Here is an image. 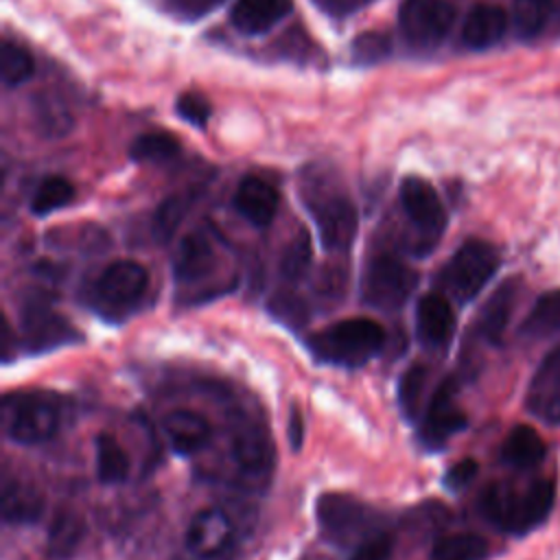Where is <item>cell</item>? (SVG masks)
Wrapping results in <instances>:
<instances>
[{
    "mask_svg": "<svg viewBox=\"0 0 560 560\" xmlns=\"http://www.w3.org/2000/svg\"><path fill=\"white\" fill-rule=\"evenodd\" d=\"M173 280L179 304H201L234 289L236 280L223 273L221 256L208 230L186 234L173 256Z\"/></svg>",
    "mask_w": 560,
    "mask_h": 560,
    "instance_id": "cell-1",
    "label": "cell"
},
{
    "mask_svg": "<svg viewBox=\"0 0 560 560\" xmlns=\"http://www.w3.org/2000/svg\"><path fill=\"white\" fill-rule=\"evenodd\" d=\"M553 499L556 486L549 479H536L523 488L501 481L483 490L479 508L497 529L523 536L547 521Z\"/></svg>",
    "mask_w": 560,
    "mask_h": 560,
    "instance_id": "cell-2",
    "label": "cell"
},
{
    "mask_svg": "<svg viewBox=\"0 0 560 560\" xmlns=\"http://www.w3.org/2000/svg\"><path fill=\"white\" fill-rule=\"evenodd\" d=\"M230 459L236 483L245 490L260 492L273 475V440L260 411L247 405L230 409Z\"/></svg>",
    "mask_w": 560,
    "mask_h": 560,
    "instance_id": "cell-3",
    "label": "cell"
},
{
    "mask_svg": "<svg viewBox=\"0 0 560 560\" xmlns=\"http://www.w3.org/2000/svg\"><path fill=\"white\" fill-rule=\"evenodd\" d=\"M66 411L68 400L57 392H9L2 398V427L15 444H42L59 433Z\"/></svg>",
    "mask_w": 560,
    "mask_h": 560,
    "instance_id": "cell-4",
    "label": "cell"
},
{
    "mask_svg": "<svg viewBox=\"0 0 560 560\" xmlns=\"http://www.w3.org/2000/svg\"><path fill=\"white\" fill-rule=\"evenodd\" d=\"M383 326L368 317L339 319L306 337L308 352L319 361L337 368H361L385 348Z\"/></svg>",
    "mask_w": 560,
    "mask_h": 560,
    "instance_id": "cell-5",
    "label": "cell"
},
{
    "mask_svg": "<svg viewBox=\"0 0 560 560\" xmlns=\"http://www.w3.org/2000/svg\"><path fill=\"white\" fill-rule=\"evenodd\" d=\"M149 291V271L129 258L109 262L85 289V306L109 324L129 319Z\"/></svg>",
    "mask_w": 560,
    "mask_h": 560,
    "instance_id": "cell-6",
    "label": "cell"
},
{
    "mask_svg": "<svg viewBox=\"0 0 560 560\" xmlns=\"http://www.w3.org/2000/svg\"><path fill=\"white\" fill-rule=\"evenodd\" d=\"M319 534L335 547L359 545L363 538L385 527V514L370 503L346 494L324 492L315 503Z\"/></svg>",
    "mask_w": 560,
    "mask_h": 560,
    "instance_id": "cell-7",
    "label": "cell"
},
{
    "mask_svg": "<svg viewBox=\"0 0 560 560\" xmlns=\"http://www.w3.org/2000/svg\"><path fill=\"white\" fill-rule=\"evenodd\" d=\"M501 265L497 247L481 238L464 241L440 271V287L459 304L475 300Z\"/></svg>",
    "mask_w": 560,
    "mask_h": 560,
    "instance_id": "cell-8",
    "label": "cell"
},
{
    "mask_svg": "<svg viewBox=\"0 0 560 560\" xmlns=\"http://www.w3.org/2000/svg\"><path fill=\"white\" fill-rule=\"evenodd\" d=\"M418 284V273L392 252H376L361 273V300L376 311L400 308Z\"/></svg>",
    "mask_w": 560,
    "mask_h": 560,
    "instance_id": "cell-9",
    "label": "cell"
},
{
    "mask_svg": "<svg viewBox=\"0 0 560 560\" xmlns=\"http://www.w3.org/2000/svg\"><path fill=\"white\" fill-rule=\"evenodd\" d=\"M83 335L57 313L48 298L33 293L22 300L20 306V335L15 348L20 346L26 354H44L61 346L79 343Z\"/></svg>",
    "mask_w": 560,
    "mask_h": 560,
    "instance_id": "cell-10",
    "label": "cell"
},
{
    "mask_svg": "<svg viewBox=\"0 0 560 560\" xmlns=\"http://www.w3.org/2000/svg\"><path fill=\"white\" fill-rule=\"evenodd\" d=\"M400 206L411 223V254L429 256L446 230V210L435 188L422 177H405Z\"/></svg>",
    "mask_w": 560,
    "mask_h": 560,
    "instance_id": "cell-11",
    "label": "cell"
},
{
    "mask_svg": "<svg viewBox=\"0 0 560 560\" xmlns=\"http://www.w3.org/2000/svg\"><path fill=\"white\" fill-rule=\"evenodd\" d=\"M306 208L317 225L319 243L326 252L343 254L352 247L359 230V212L343 192H306Z\"/></svg>",
    "mask_w": 560,
    "mask_h": 560,
    "instance_id": "cell-12",
    "label": "cell"
},
{
    "mask_svg": "<svg viewBox=\"0 0 560 560\" xmlns=\"http://www.w3.org/2000/svg\"><path fill=\"white\" fill-rule=\"evenodd\" d=\"M398 24L409 46L433 50L455 24V7L448 0H405L398 11Z\"/></svg>",
    "mask_w": 560,
    "mask_h": 560,
    "instance_id": "cell-13",
    "label": "cell"
},
{
    "mask_svg": "<svg viewBox=\"0 0 560 560\" xmlns=\"http://www.w3.org/2000/svg\"><path fill=\"white\" fill-rule=\"evenodd\" d=\"M418 422V442L427 451H442L455 433L464 431L468 418L457 405V381L453 376L435 387Z\"/></svg>",
    "mask_w": 560,
    "mask_h": 560,
    "instance_id": "cell-14",
    "label": "cell"
},
{
    "mask_svg": "<svg viewBox=\"0 0 560 560\" xmlns=\"http://www.w3.org/2000/svg\"><path fill=\"white\" fill-rule=\"evenodd\" d=\"M236 540V529L228 512L219 508H206L197 512L186 529V547L201 560L225 558Z\"/></svg>",
    "mask_w": 560,
    "mask_h": 560,
    "instance_id": "cell-15",
    "label": "cell"
},
{
    "mask_svg": "<svg viewBox=\"0 0 560 560\" xmlns=\"http://www.w3.org/2000/svg\"><path fill=\"white\" fill-rule=\"evenodd\" d=\"M527 411L549 427L560 424V341L542 357L525 392Z\"/></svg>",
    "mask_w": 560,
    "mask_h": 560,
    "instance_id": "cell-16",
    "label": "cell"
},
{
    "mask_svg": "<svg viewBox=\"0 0 560 560\" xmlns=\"http://www.w3.org/2000/svg\"><path fill=\"white\" fill-rule=\"evenodd\" d=\"M455 332V313L442 293H427L416 306V335L429 350H444Z\"/></svg>",
    "mask_w": 560,
    "mask_h": 560,
    "instance_id": "cell-17",
    "label": "cell"
},
{
    "mask_svg": "<svg viewBox=\"0 0 560 560\" xmlns=\"http://www.w3.org/2000/svg\"><path fill=\"white\" fill-rule=\"evenodd\" d=\"M516 298H518V280L508 278L483 302V306L475 319V330L483 341L494 343V346L501 343V339L510 326Z\"/></svg>",
    "mask_w": 560,
    "mask_h": 560,
    "instance_id": "cell-18",
    "label": "cell"
},
{
    "mask_svg": "<svg viewBox=\"0 0 560 560\" xmlns=\"http://www.w3.org/2000/svg\"><path fill=\"white\" fill-rule=\"evenodd\" d=\"M162 431L177 455H192L208 446L212 427L208 418L192 409H175L164 416Z\"/></svg>",
    "mask_w": 560,
    "mask_h": 560,
    "instance_id": "cell-19",
    "label": "cell"
},
{
    "mask_svg": "<svg viewBox=\"0 0 560 560\" xmlns=\"http://www.w3.org/2000/svg\"><path fill=\"white\" fill-rule=\"evenodd\" d=\"M278 190L260 177H243L234 192L236 212L256 228H267L278 212Z\"/></svg>",
    "mask_w": 560,
    "mask_h": 560,
    "instance_id": "cell-20",
    "label": "cell"
},
{
    "mask_svg": "<svg viewBox=\"0 0 560 560\" xmlns=\"http://www.w3.org/2000/svg\"><path fill=\"white\" fill-rule=\"evenodd\" d=\"M2 521L7 525H31L42 518L46 501L44 494L28 481L4 477L0 499Z\"/></svg>",
    "mask_w": 560,
    "mask_h": 560,
    "instance_id": "cell-21",
    "label": "cell"
},
{
    "mask_svg": "<svg viewBox=\"0 0 560 560\" xmlns=\"http://www.w3.org/2000/svg\"><path fill=\"white\" fill-rule=\"evenodd\" d=\"M510 18L497 4H477L468 11L462 26V42L472 50H486L499 44L508 31Z\"/></svg>",
    "mask_w": 560,
    "mask_h": 560,
    "instance_id": "cell-22",
    "label": "cell"
},
{
    "mask_svg": "<svg viewBox=\"0 0 560 560\" xmlns=\"http://www.w3.org/2000/svg\"><path fill=\"white\" fill-rule=\"evenodd\" d=\"M293 9V0H236L230 20L243 35H260L273 28Z\"/></svg>",
    "mask_w": 560,
    "mask_h": 560,
    "instance_id": "cell-23",
    "label": "cell"
},
{
    "mask_svg": "<svg viewBox=\"0 0 560 560\" xmlns=\"http://www.w3.org/2000/svg\"><path fill=\"white\" fill-rule=\"evenodd\" d=\"M545 440L529 424L514 427L501 444V462L516 470H532L545 459Z\"/></svg>",
    "mask_w": 560,
    "mask_h": 560,
    "instance_id": "cell-24",
    "label": "cell"
},
{
    "mask_svg": "<svg viewBox=\"0 0 560 560\" xmlns=\"http://www.w3.org/2000/svg\"><path fill=\"white\" fill-rule=\"evenodd\" d=\"M83 536H85L83 516L68 508H61L52 516L48 538H46V551L52 560H68L79 549Z\"/></svg>",
    "mask_w": 560,
    "mask_h": 560,
    "instance_id": "cell-25",
    "label": "cell"
},
{
    "mask_svg": "<svg viewBox=\"0 0 560 560\" xmlns=\"http://www.w3.org/2000/svg\"><path fill=\"white\" fill-rule=\"evenodd\" d=\"M558 332H560V289H551V291H545L534 302V306L521 322L518 335L529 341H540Z\"/></svg>",
    "mask_w": 560,
    "mask_h": 560,
    "instance_id": "cell-26",
    "label": "cell"
},
{
    "mask_svg": "<svg viewBox=\"0 0 560 560\" xmlns=\"http://www.w3.org/2000/svg\"><path fill=\"white\" fill-rule=\"evenodd\" d=\"M96 477L101 483H122L129 477V455L112 433H98L94 438Z\"/></svg>",
    "mask_w": 560,
    "mask_h": 560,
    "instance_id": "cell-27",
    "label": "cell"
},
{
    "mask_svg": "<svg viewBox=\"0 0 560 560\" xmlns=\"http://www.w3.org/2000/svg\"><path fill=\"white\" fill-rule=\"evenodd\" d=\"M488 540L472 532L444 534L431 545L429 560H486Z\"/></svg>",
    "mask_w": 560,
    "mask_h": 560,
    "instance_id": "cell-28",
    "label": "cell"
},
{
    "mask_svg": "<svg viewBox=\"0 0 560 560\" xmlns=\"http://www.w3.org/2000/svg\"><path fill=\"white\" fill-rule=\"evenodd\" d=\"M195 201L192 192H175L168 195L153 212V221H151V232L153 238L160 243H166L173 238V234L177 232V228L182 225V221L186 219L190 206Z\"/></svg>",
    "mask_w": 560,
    "mask_h": 560,
    "instance_id": "cell-29",
    "label": "cell"
},
{
    "mask_svg": "<svg viewBox=\"0 0 560 560\" xmlns=\"http://www.w3.org/2000/svg\"><path fill=\"white\" fill-rule=\"evenodd\" d=\"M429 381V370L424 363H411L398 381V407L407 422L420 420L422 398Z\"/></svg>",
    "mask_w": 560,
    "mask_h": 560,
    "instance_id": "cell-30",
    "label": "cell"
},
{
    "mask_svg": "<svg viewBox=\"0 0 560 560\" xmlns=\"http://www.w3.org/2000/svg\"><path fill=\"white\" fill-rule=\"evenodd\" d=\"M74 199V186L61 177V175H50L39 182L31 197V212L37 217H46L63 206H68Z\"/></svg>",
    "mask_w": 560,
    "mask_h": 560,
    "instance_id": "cell-31",
    "label": "cell"
},
{
    "mask_svg": "<svg viewBox=\"0 0 560 560\" xmlns=\"http://www.w3.org/2000/svg\"><path fill=\"white\" fill-rule=\"evenodd\" d=\"M179 140L168 131H149L133 140L129 155L136 162H162L179 153Z\"/></svg>",
    "mask_w": 560,
    "mask_h": 560,
    "instance_id": "cell-32",
    "label": "cell"
},
{
    "mask_svg": "<svg viewBox=\"0 0 560 560\" xmlns=\"http://www.w3.org/2000/svg\"><path fill=\"white\" fill-rule=\"evenodd\" d=\"M35 63L31 55L11 39H4L0 46V79L7 88H15L33 77Z\"/></svg>",
    "mask_w": 560,
    "mask_h": 560,
    "instance_id": "cell-33",
    "label": "cell"
},
{
    "mask_svg": "<svg viewBox=\"0 0 560 560\" xmlns=\"http://www.w3.org/2000/svg\"><path fill=\"white\" fill-rule=\"evenodd\" d=\"M551 15L549 0H514V28L521 37H536Z\"/></svg>",
    "mask_w": 560,
    "mask_h": 560,
    "instance_id": "cell-34",
    "label": "cell"
},
{
    "mask_svg": "<svg viewBox=\"0 0 560 560\" xmlns=\"http://www.w3.org/2000/svg\"><path fill=\"white\" fill-rule=\"evenodd\" d=\"M311 254H313L311 236L306 232L295 234L289 241V245L282 249V256H280V273H282V278L289 280V282L300 280L306 273V269L311 267Z\"/></svg>",
    "mask_w": 560,
    "mask_h": 560,
    "instance_id": "cell-35",
    "label": "cell"
},
{
    "mask_svg": "<svg viewBox=\"0 0 560 560\" xmlns=\"http://www.w3.org/2000/svg\"><path fill=\"white\" fill-rule=\"evenodd\" d=\"M267 311L284 326H291V328H302L306 322H308V306L306 302L289 291V289H282V291H276L269 302H267Z\"/></svg>",
    "mask_w": 560,
    "mask_h": 560,
    "instance_id": "cell-36",
    "label": "cell"
},
{
    "mask_svg": "<svg viewBox=\"0 0 560 560\" xmlns=\"http://www.w3.org/2000/svg\"><path fill=\"white\" fill-rule=\"evenodd\" d=\"M389 55V37L378 31L361 33L352 42V57L357 63H376Z\"/></svg>",
    "mask_w": 560,
    "mask_h": 560,
    "instance_id": "cell-37",
    "label": "cell"
},
{
    "mask_svg": "<svg viewBox=\"0 0 560 560\" xmlns=\"http://www.w3.org/2000/svg\"><path fill=\"white\" fill-rule=\"evenodd\" d=\"M392 553H394V536L389 532L381 529V532L363 538L354 547L350 560H389Z\"/></svg>",
    "mask_w": 560,
    "mask_h": 560,
    "instance_id": "cell-38",
    "label": "cell"
},
{
    "mask_svg": "<svg viewBox=\"0 0 560 560\" xmlns=\"http://www.w3.org/2000/svg\"><path fill=\"white\" fill-rule=\"evenodd\" d=\"M175 107H177V114L184 120H188L190 125H197V127H203L208 122L210 114H212V107H210L208 98L203 94H199V92H184V94H179Z\"/></svg>",
    "mask_w": 560,
    "mask_h": 560,
    "instance_id": "cell-39",
    "label": "cell"
},
{
    "mask_svg": "<svg viewBox=\"0 0 560 560\" xmlns=\"http://www.w3.org/2000/svg\"><path fill=\"white\" fill-rule=\"evenodd\" d=\"M477 472H479V464L472 457H466V459H459L457 464H453L444 472L442 481L451 492H457V490H464L477 477Z\"/></svg>",
    "mask_w": 560,
    "mask_h": 560,
    "instance_id": "cell-40",
    "label": "cell"
},
{
    "mask_svg": "<svg viewBox=\"0 0 560 560\" xmlns=\"http://www.w3.org/2000/svg\"><path fill=\"white\" fill-rule=\"evenodd\" d=\"M42 105V122L46 125V131L48 133H63L68 129V122H70V116L68 112L63 109L61 103H57L55 98L46 101V103H39Z\"/></svg>",
    "mask_w": 560,
    "mask_h": 560,
    "instance_id": "cell-41",
    "label": "cell"
},
{
    "mask_svg": "<svg viewBox=\"0 0 560 560\" xmlns=\"http://www.w3.org/2000/svg\"><path fill=\"white\" fill-rule=\"evenodd\" d=\"M289 440H291L293 451H298L302 446V440H304V420H302V413L298 409H293L291 418H289Z\"/></svg>",
    "mask_w": 560,
    "mask_h": 560,
    "instance_id": "cell-42",
    "label": "cell"
},
{
    "mask_svg": "<svg viewBox=\"0 0 560 560\" xmlns=\"http://www.w3.org/2000/svg\"><path fill=\"white\" fill-rule=\"evenodd\" d=\"M365 2H372V0H330L332 9H341V11H348V9H357Z\"/></svg>",
    "mask_w": 560,
    "mask_h": 560,
    "instance_id": "cell-43",
    "label": "cell"
},
{
    "mask_svg": "<svg viewBox=\"0 0 560 560\" xmlns=\"http://www.w3.org/2000/svg\"><path fill=\"white\" fill-rule=\"evenodd\" d=\"M315 560H319V558H315Z\"/></svg>",
    "mask_w": 560,
    "mask_h": 560,
    "instance_id": "cell-44",
    "label": "cell"
}]
</instances>
